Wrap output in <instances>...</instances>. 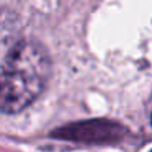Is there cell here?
<instances>
[{
	"mask_svg": "<svg viewBox=\"0 0 152 152\" xmlns=\"http://www.w3.org/2000/svg\"><path fill=\"white\" fill-rule=\"evenodd\" d=\"M123 129L119 124L110 121H83L75 124H67L56 136L67 141H80V142H106L121 137Z\"/></svg>",
	"mask_w": 152,
	"mask_h": 152,
	"instance_id": "7a4b0ae2",
	"label": "cell"
},
{
	"mask_svg": "<svg viewBox=\"0 0 152 152\" xmlns=\"http://www.w3.org/2000/svg\"><path fill=\"white\" fill-rule=\"evenodd\" d=\"M51 57L39 43H17L0 64V111L13 115L31 105L48 83Z\"/></svg>",
	"mask_w": 152,
	"mask_h": 152,
	"instance_id": "6da1fadb",
	"label": "cell"
},
{
	"mask_svg": "<svg viewBox=\"0 0 152 152\" xmlns=\"http://www.w3.org/2000/svg\"><path fill=\"white\" fill-rule=\"evenodd\" d=\"M12 23L13 21L7 20V13H0V44L12 36Z\"/></svg>",
	"mask_w": 152,
	"mask_h": 152,
	"instance_id": "3957f363",
	"label": "cell"
}]
</instances>
